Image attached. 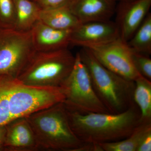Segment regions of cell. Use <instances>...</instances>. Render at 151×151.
Listing matches in <instances>:
<instances>
[{
	"label": "cell",
	"instance_id": "5",
	"mask_svg": "<svg viewBox=\"0 0 151 151\" xmlns=\"http://www.w3.org/2000/svg\"><path fill=\"white\" fill-rule=\"evenodd\" d=\"M60 87L64 96L63 103L68 111L81 114L109 113L95 93L89 71L78 52L73 69Z\"/></svg>",
	"mask_w": 151,
	"mask_h": 151
},
{
	"label": "cell",
	"instance_id": "13",
	"mask_svg": "<svg viewBox=\"0 0 151 151\" xmlns=\"http://www.w3.org/2000/svg\"><path fill=\"white\" fill-rule=\"evenodd\" d=\"M39 20L52 27L63 30H73L81 23L66 4L53 8L41 9Z\"/></svg>",
	"mask_w": 151,
	"mask_h": 151
},
{
	"label": "cell",
	"instance_id": "22",
	"mask_svg": "<svg viewBox=\"0 0 151 151\" xmlns=\"http://www.w3.org/2000/svg\"><path fill=\"white\" fill-rule=\"evenodd\" d=\"M151 151V131H150L143 138L138 147L137 151Z\"/></svg>",
	"mask_w": 151,
	"mask_h": 151
},
{
	"label": "cell",
	"instance_id": "4",
	"mask_svg": "<svg viewBox=\"0 0 151 151\" xmlns=\"http://www.w3.org/2000/svg\"><path fill=\"white\" fill-rule=\"evenodd\" d=\"M75 55L67 48L35 51L17 77L24 85L60 87L73 69Z\"/></svg>",
	"mask_w": 151,
	"mask_h": 151
},
{
	"label": "cell",
	"instance_id": "2",
	"mask_svg": "<svg viewBox=\"0 0 151 151\" xmlns=\"http://www.w3.org/2000/svg\"><path fill=\"white\" fill-rule=\"evenodd\" d=\"M25 117L33 132L38 151H79L84 145L71 129L63 103Z\"/></svg>",
	"mask_w": 151,
	"mask_h": 151
},
{
	"label": "cell",
	"instance_id": "6",
	"mask_svg": "<svg viewBox=\"0 0 151 151\" xmlns=\"http://www.w3.org/2000/svg\"><path fill=\"white\" fill-rule=\"evenodd\" d=\"M35 52L30 30L0 27V74L17 78Z\"/></svg>",
	"mask_w": 151,
	"mask_h": 151
},
{
	"label": "cell",
	"instance_id": "17",
	"mask_svg": "<svg viewBox=\"0 0 151 151\" xmlns=\"http://www.w3.org/2000/svg\"><path fill=\"white\" fill-rule=\"evenodd\" d=\"M132 52L151 54V14L149 12L142 24L127 42Z\"/></svg>",
	"mask_w": 151,
	"mask_h": 151
},
{
	"label": "cell",
	"instance_id": "23",
	"mask_svg": "<svg viewBox=\"0 0 151 151\" xmlns=\"http://www.w3.org/2000/svg\"><path fill=\"white\" fill-rule=\"evenodd\" d=\"M6 133V125L0 126V145H4L5 142Z\"/></svg>",
	"mask_w": 151,
	"mask_h": 151
},
{
	"label": "cell",
	"instance_id": "14",
	"mask_svg": "<svg viewBox=\"0 0 151 151\" xmlns=\"http://www.w3.org/2000/svg\"><path fill=\"white\" fill-rule=\"evenodd\" d=\"M15 9V29L21 31L31 30L39 20L40 7L33 0H14Z\"/></svg>",
	"mask_w": 151,
	"mask_h": 151
},
{
	"label": "cell",
	"instance_id": "10",
	"mask_svg": "<svg viewBox=\"0 0 151 151\" xmlns=\"http://www.w3.org/2000/svg\"><path fill=\"white\" fill-rule=\"evenodd\" d=\"M115 0H70L66 4L81 23L108 21L115 14Z\"/></svg>",
	"mask_w": 151,
	"mask_h": 151
},
{
	"label": "cell",
	"instance_id": "1",
	"mask_svg": "<svg viewBox=\"0 0 151 151\" xmlns=\"http://www.w3.org/2000/svg\"><path fill=\"white\" fill-rule=\"evenodd\" d=\"M66 110L71 129L83 143L100 144L124 139L140 120V111L135 103L119 113L81 114Z\"/></svg>",
	"mask_w": 151,
	"mask_h": 151
},
{
	"label": "cell",
	"instance_id": "19",
	"mask_svg": "<svg viewBox=\"0 0 151 151\" xmlns=\"http://www.w3.org/2000/svg\"><path fill=\"white\" fill-rule=\"evenodd\" d=\"M15 22L14 0H0V27L14 29Z\"/></svg>",
	"mask_w": 151,
	"mask_h": 151
},
{
	"label": "cell",
	"instance_id": "18",
	"mask_svg": "<svg viewBox=\"0 0 151 151\" xmlns=\"http://www.w3.org/2000/svg\"><path fill=\"white\" fill-rule=\"evenodd\" d=\"M19 82L11 76L0 74V126L13 120L10 110V97Z\"/></svg>",
	"mask_w": 151,
	"mask_h": 151
},
{
	"label": "cell",
	"instance_id": "8",
	"mask_svg": "<svg viewBox=\"0 0 151 151\" xmlns=\"http://www.w3.org/2000/svg\"><path fill=\"white\" fill-rule=\"evenodd\" d=\"M116 5L115 23L120 37L125 41L129 40L150 12L151 0H127Z\"/></svg>",
	"mask_w": 151,
	"mask_h": 151
},
{
	"label": "cell",
	"instance_id": "9",
	"mask_svg": "<svg viewBox=\"0 0 151 151\" xmlns=\"http://www.w3.org/2000/svg\"><path fill=\"white\" fill-rule=\"evenodd\" d=\"M120 37L115 22L94 21L81 23L71 32L70 45L86 47L109 42Z\"/></svg>",
	"mask_w": 151,
	"mask_h": 151
},
{
	"label": "cell",
	"instance_id": "21",
	"mask_svg": "<svg viewBox=\"0 0 151 151\" xmlns=\"http://www.w3.org/2000/svg\"><path fill=\"white\" fill-rule=\"evenodd\" d=\"M70 0H34L41 9L53 8L66 4Z\"/></svg>",
	"mask_w": 151,
	"mask_h": 151
},
{
	"label": "cell",
	"instance_id": "20",
	"mask_svg": "<svg viewBox=\"0 0 151 151\" xmlns=\"http://www.w3.org/2000/svg\"><path fill=\"white\" fill-rule=\"evenodd\" d=\"M132 59L138 73L151 81V59L150 56L133 52Z\"/></svg>",
	"mask_w": 151,
	"mask_h": 151
},
{
	"label": "cell",
	"instance_id": "16",
	"mask_svg": "<svg viewBox=\"0 0 151 151\" xmlns=\"http://www.w3.org/2000/svg\"><path fill=\"white\" fill-rule=\"evenodd\" d=\"M150 131L151 122L140 123L126 139L99 145L103 151H137L144 136Z\"/></svg>",
	"mask_w": 151,
	"mask_h": 151
},
{
	"label": "cell",
	"instance_id": "24",
	"mask_svg": "<svg viewBox=\"0 0 151 151\" xmlns=\"http://www.w3.org/2000/svg\"><path fill=\"white\" fill-rule=\"evenodd\" d=\"M0 151H6L5 148L4 146L0 145Z\"/></svg>",
	"mask_w": 151,
	"mask_h": 151
},
{
	"label": "cell",
	"instance_id": "11",
	"mask_svg": "<svg viewBox=\"0 0 151 151\" xmlns=\"http://www.w3.org/2000/svg\"><path fill=\"white\" fill-rule=\"evenodd\" d=\"M71 30L55 29L38 20L31 29L35 51H52L67 48L70 45Z\"/></svg>",
	"mask_w": 151,
	"mask_h": 151
},
{
	"label": "cell",
	"instance_id": "7",
	"mask_svg": "<svg viewBox=\"0 0 151 151\" xmlns=\"http://www.w3.org/2000/svg\"><path fill=\"white\" fill-rule=\"evenodd\" d=\"M103 66L128 80L134 81L140 76L134 66L132 50L120 37L109 42L84 47Z\"/></svg>",
	"mask_w": 151,
	"mask_h": 151
},
{
	"label": "cell",
	"instance_id": "3",
	"mask_svg": "<svg viewBox=\"0 0 151 151\" xmlns=\"http://www.w3.org/2000/svg\"><path fill=\"white\" fill-rule=\"evenodd\" d=\"M78 52L89 71L95 93L109 113H122L134 103V81L104 67L88 49L82 47Z\"/></svg>",
	"mask_w": 151,
	"mask_h": 151
},
{
	"label": "cell",
	"instance_id": "25",
	"mask_svg": "<svg viewBox=\"0 0 151 151\" xmlns=\"http://www.w3.org/2000/svg\"><path fill=\"white\" fill-rule=\"evenodd\" d=\"M116 1H127V0H115Z\"/></svg>",
	"mask_w": 151,
	"mask_h": 151
},
{
	"label": "cell",
	"instance_id": "15",
	"mask_svg": "<svg viewBox=\"0 0 151 151\" xmlns=\"http://www.w3.org/2000/svg\"><path fill=\"white\" fill-rule=\"evenodd\" d=\"M133 99L141 113L140 123L151 122V81L141 76L134 81Z\"/></svg>",
	"mask_w": 151,
	"mask_h": 151
},
{
	"label": "cell",
	"instance_id": "26",
	"mask_svg": "<svg viewBox=\"0 0 151 151\" xmlns=\"http://www.w3.org/2000/svg\"><path fill=\"white\" fill-rule=\"evenodd\" d=\"M33 1H34V0H33Z\"/></svg>",
	"mask_w": 151,
	"mask_h": 151
},
{
	"label": "cell",
	"instance_id": "12",
	"mask_svg": "<svg viewBox=\"0 0 151 151\" xmlns=\"http://www.w3.org/2000/svg\"><path fill=\"white\" fill-rule=\"evenodd\" d=\"M6 127L4 146L6 151H38L33 132L26 117L14 119Z\"/></svg>",
	"mask_w": 151,
	"mask_h": 151
}]
</instances>
